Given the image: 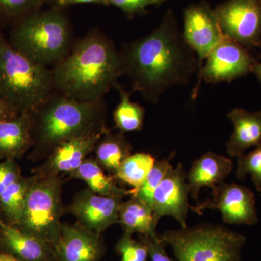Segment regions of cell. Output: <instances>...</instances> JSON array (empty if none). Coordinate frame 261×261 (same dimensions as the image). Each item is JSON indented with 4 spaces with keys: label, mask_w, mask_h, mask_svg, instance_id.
<instances>
[{
    "label": "cell",
    "mask_w": 261,
    "mask_h": 261,
    "mask_svg": "<svg viewBox=\"0 0 261 261\" xmlns=\"http://www.w3.org/2000/svg\"><path fill=\"white\" fill-rule=\"evenodd\" d=\"M115 250L121 261H147L149 253L147 247L140 240L132 238V234L123 232L117 242Z\"/></svg>",
    "instance_id": "obj_29"
},
{
    "label": "cell",
    "mask_w": 261,
    "mask_h": 261,
    "mask_svg": "<svg viewBox=\"0 0 261 261\" xmlns=\"http://www.w3.org/2000/svg\"><path fill=\"white\" fill-rule=\"evenodd\" d=\"M31 113L0 121V160H19L32 149Z\"/></svg>",
    "instance_id": "obj_19"
},
{
    "label": "cell",
    "mask_w": 261,
    "mask_h": 261,
    "mask_svg": "<svg viewBox=\"0 0 261 261\" xmlns=\"http://www.w3.org/2000/svg\"><path fill=\"white\" fill-rule=\"evenodd\" d=\"M19 114L20 113H19L15 108L0 99V121L13 118Z\"/></svg>",
    "instance_id": "obj_34"
},
{
    "label": "cell",
    "mask_w": 261,
    "mask_h": 261,
    "mask_svg": "<svg viewBox=\"0 0 261 261\" xmlns=\"http://www.w3.org/2000/svg\"><path fill=\"white\" fill-rule=\"evenodd\" d=\"M82 4H96L108 6L107 0H55L51 6L65 9L72 5Z\"/></svg>",
    "instance_id": "obj_33"
},
{
    "label": "cell",
    "mask_w": 261,
    "mask_h": 261,
    "mask_svg": "<svg viewBox=\"0 0 261 261\" xmlns=\"http://www.w3.org/2000/svg\"><path fill=\"white\" fill-rule=\"evenodd\" d=\"M233 169V163L229 158L208 152L192 163L188 174L187 184L190 195L197 204L200 203L199 193L202 187L213 188L224 181Z\"/></svg>",
    "instance_id": "obj_17"
},
{
    "label": "cell",
    "mask_w": 261,
    "mask_h": 261,
    "mask_svg": "<svg viewBox=\"0 0 261 261\" xmlns=\"http://www.w3.org/2000/svg\"><path fill=\"white\" fill-rule=\"evenodd\" d=\"M105 132L83 136L58 145L42 164L32 170L33 175L38 176H59L61 173L68 174L75 171L87 156L93 152L98 141Z\"/></svg>",
    "instance_id": "obj_15"
},
{
    "label": "cell",
    "mask_w": 261,
    "mask_h": 261,
    "mask_svg": "<svg viewBox=\"0 0 261 261\" xmlns=\"http://www.w3.org/2000/svg\"><path fill=\"white\" fill-rule=\"evenodd\" d=\"M32 176L23 212L16 227L54 247L61 235V218L65 210L61 179L59 176Z\"/></svg>",
    "instance_id": "obj_7"
},
{
    "label": "cell",
    "mask_w": 261,
    "mask_h": 261,
    "mask_svg": "<svg viewBox=\"0 0 261 261\" xmlns=\"http://www.w3.org/2000/svg\"><path fill=\"white\" fill-rule=\"evenodd\" d=\"M227 117L233 125V133L226 143L230 157H240L247 149L261 145V110L249 112L237 108Z\"/></svg>",
    "instance_id": "obj_18"
},
{
    "label": "cell",
    "mask_w": 261,
    "mask_h": 261,
    "mask_svg": "<svg viewBox=\"0 0 261 261\" xmlns=\"http://www.w3.org/2000/svg\"><path fill=\"white\" fill-rule=\"evenodd\" d=\"M183 35L185 42L197 55L200 73L215 46L224 37L214 9L205 0L189 5L184 10Z\"/></svg>",
    "instance_id": "obj_11"
},
{
    "label": "cell",
    "mask_w": 261,
    "mask_h": 261,
    "mask_svg": "<svg viewBox=\"0 0 261 261\" xmlns=\"http://www.w3.org/2000/svg\"><path fill=\"white\" fill-rule=\"evenodd\" d=\"M214 11L225 36L245 47H261V0H226Z\"/></svg>",
    "instance_id": "obj_9"
},
{
    "label": "cell",
    "mask_w": 261,
    "mask_h": 261,
    "mask_svg": "<svg viewBox=\"0 0 261 261\" xmlns=\"http://www.w3.org/2000/svg\"><path fill=\"white\" fill-rule=\"evenodd\" d=\"M53 71L15 50L0 27V99L32 113L55 92Z\"/></svg>",
    "instance_id": "obj_5"
},
{
    "label": "cell",
    "mask_w": 261,
    "mask_h": 261,
    "mask_svg": "<svg viewBox=\"0 0 261 261\" xmlns=\"http://www.w3.org/2000/svg\"><path fill=\"white\" fill-rule=\"evenodd\" d=\"M173 155V154H171L168 159L156 161L153 168L149 173L148 176L146 178L142 186L138 190L132 192L130 195L137 196L141 200L143 201L145 204L152 208V199H153L154 192L166 176L169 168H171V165L170 164V161Z\"/></svg>",
    "instance_id": "obj_27"
},
{
    "label": "cell",
    "mask_w": 261,
    "mask_h": 261,
    "mask_svg": "<svg viewBox=\"0 0 261 261\" xmlns=\"http://www.w3.org/2000/svg\"><path fill=\"white\" fill-rule=\"evenodd\" d=\"M58 261H101L106 253L104 239L81 225L63 224L54 246Z\"/></svg>",
    "instance_id": "obj_14"
},
{
    "label": "cell",
    "mask_w": 261,
    "mask_h": 261,
    "mask_svg": "<svg viewBox=\"0 0 261 261\" xmlns=\"http://www.w3.org/2000/svg\"><path fill=\"white\" fill-rule=\"evenodd\" d=\"M167 0H107L108 5H113L121 10L128 18L135 15H144L147 8L152 5H161Z\"/></svg>",
    "instance_id": "obj_30"
},
{
    "label": "cell",
    "mask_w": 261,
    "mask_h": 261,
    "mask_svg": "<svg viewBox=\"0 0 261 261\" xmlns=\"http://www.w3.org/2000/svg\"><path fill=\"white\" fill-rule=\"evenodd\" d=\"M120 51L132 92H140L154 104L167 89L189 83L198 73V60L185 42L171 10L150 34L126 43Z\"/></svg>",
    "instance_id": "obj_1"
},
{
    "label": "cell",
    "mask_w": 261,
    "mask_h": 261,
    "mask_svg": "<svg viewBox=\"0 0 261 261\" xmlns=\"http://www.w3.org/2000/svg\"><path fill=\"white\" fill-rule=\"evenodd\" d=\"M116 88L119 92L120 102L113 111L115 128L123 133L140 130L143 128L145 108L130 100L132 92L125 90L119 84Z\"/></svg>",
    "instance_id": "obj_24"
},
{
    "label": "cell",
    "mask_w": 261,
    "mask_h": 261,
    "mask_svg": "<svg viewBox=\"0 0 261 261\" xmlns=\"http://www.w3.org/2000/svg\"><path fill=\"white\" fill-rule=\"evenodd\" d=\"M140 240L147 247L148 250L149 257L152 261H177L173 260L165 249V245L161 240H154L149 237L140 235Z\"/></svg>",
    "instance_id": "obj_32"
},
{
    "label": "cell",
    "mask_w": 261,
    "mask_h": 261,
    "mask_svg": "<svg viewBox=\"0 0 261 261\" xmlns=\"http://www.w3.org/2000/svg\"><path fill=\"white\" fill-rule=\"evenodd\" d=\"M122 197H106L89 188L75 194L65 212L73 214L77 222L87 229L102 234L113 224H118Z\"/></svg>",
    "instance_id": "obj_12"
},
{
    "label": "cell",
    "mask_w": 261,
    "mask_h": 261,
    "mask_svg": "<svg viewBox=\"0 0 261 261\" xmlns=\"http://www.w3.org/2000/svg\"><path fill=\"white\" fill-rule=\"evenodd\" d=\"M68 175L70 178L85 182L89 190L99 195L123 198L130 195V190L118 186L116 178L106 174L94 158H87L80 167Z\"/></svg>",
    "instance_id": "obj_22"
},
{
    "label": "cell",
    "mask_w": 261,
    "mask_h": 261,
    "mask_svg": "<svg viewBox=\"0 0 261 261\" xmlns=\"http://www.w3.org/2000/svg\"><path fill=\"white\" fill-rule=\"evenodd\" d=\"M190 208L199 215L206 209L219 211L228 224L254 225L258 221L253 192L235 183L223 181L216 185L211 198Z\"/></svg>",
    "instance_id": "obj_10"
},
{
    "label": "cell",
    "mask_w": 261,
    "mask_h": 261,
    "mask_svg": "<svg viewBox=\"0 0 261 261\" xmlns=\"http://www.w3.org/2000/svg\"><path fill=\"white\" fill-rule=\"evenodd\" d=\"M0 252L19 261H58L51 244L7 224L1 216Z\"/></svg>",
    "instance_id": "obj_16"
},
{
    "label": "cell",
    "mask_w": 261,
    "mask_h": 261,
    "mask_svg": "<svg viewBox=\"0 0 261 261\" xmlns=\"http://www.w3.org/2000/svg\"><path fill=\"white\" fill-rule=\"evenodd\" d=\"M0 261H19L15 259V257L10 256L9 255L7 254L3 253L0 252Z\"/></svg>",
    "instance_id": "obj_36"
},
{
    "label": "cell",
    "mask_w": 261,
    "mask_h": 261,
    "mask_svg": "<svg viewBox=\"0 0 261 261\" xmlns=\"http://www.w3.org/2000/svg\"><path fill=\"white\" fill-rule=\"evenodd\" d=\"M51 71L56 92L83 102L104 99L124 75L121 51L98 29L75 41Z\"/></svg>",
    "instance_id": "obj_2"
},
{
    "label": "cell",
    "mask_w": 261,
    "mask_h": 261,
    "mask_svg": "<svg viewBox=\"0 0 261 261\" xmlns=\"http://www.w3.org/2000/svg\"><path fill=\"white\" fill-rule=\"evenodd\" d=\"M106 118L104 99L80 102L55 91L31 113L33 145L29 160L42 161L63 142L105 132Z\"/></svg>",
    "instance_id": "obj_3"
},
{
    "label": "cell",
    "mask_w": 261,
    "mask_h": 261,
    "mask_svg": "<svg viewBox=\"0 0 261 261\" xmlns=\"http://www.w3.org/2000/svg\"><path fill=\"white\" fill-rule=\"evenodd\" d=\"M55 0H44V3H47V4L51 5L53 3H54Z\"/></svg>",
    "instance_id": "obj_37"
},
{
    "label": "cell",
    "mask_w": 261,
    "mask_h": 261,
    "mask_svg": "<svg viewBox=\"0 0 261 261\" xmlns=\"http://www.w3.org/2000/svg\"><path fill=\"white\" fill-rule=\"evenodd\" d=\"M118 224L121 225L123 232L137 233L160 240L156 231L157 223L154 219L152 208L137 196L132 195L129 200L122 202L119 211Z\"/></svg>",
    "instance_id": "obj_20"
},
{
    "label": "cell",
    "mask_w": 261,
    "mask_h": 261,
    "mask_svg": "<svg viewBox=\"0 0 261 261\" xmlns=\"http://www.w3.org/2000/svg\"><path fill=\"white\" fill-rule=\"evenodd\" d=\"M44 4V0H0V27H11Z\"/></svg>",
    "instance_id": "obj_26"
},
{
    "label": "cell",
    "mask_w": 261,
    "mask_h": 261,
    "mask_svg": "<svg viewBox=\"0 0 261 261\" xmlns=\"http://www.w3.org/2000/svg\"><path fill=\"white\" fill-rule=\"evenodd\" d=\"M256 63V59L247 47L224 35L206 58L205 64L198 74L194 99L198 93L201 81L214 84L231 82L251 73Z\"/></svg>",
    "instance_id": "obj_8"
},
{
    "label": "cell",
    "mask_w": 261,
    "mask_h": 261,
    "mask_svg": "<svg viewBox=\"0 0 261 261\" xmlns=\"http://www.w3.org/2000/svg\"><path fill=\"white\" fill-rule=\"evenodd\" d=\"M248 174L251 176L257 191L261 194V145L248 154L238 157L237 177L243 180Z\"/></svg>",
    "instance_id": "obj_28"
},
{
    "label": "cell",
    "mask_w": 261,
    "mask_h": 261,
    "mask_svg": "<svg viewBox=\"0 0 261 261\" xmlns=\"http://www.w3.org/2000/svg\"><path fill=\"white\" fill-rule=\"evenodd\" d=\"M21 176V168L15 160H5L0 163V195Z\"/></svg>",
    "instance_id": "obj_31"
},
{
    "label": "cell",
    "mask_w": 261,
    "mask_h": 261,
    "mask_svg": "<svg viewBox=\"0 0 261 261\" xmlns=\"http://www.w3.org/2000/svg\"><path fill=\"white\" fill-rule=\"evenodd\" d=\"M186 180L187 174L181 163L176 168L171 166L152 199V213L157 224L163 216H168L174 218L181 228L187 227L190 191Z\"/></svg>",
    "instance_id": "obj_13"
},
{
    "label": "cell",
    "mask_w": 261,
    "mask_h": 261,
    "mask_svg": "<svg viewBox=\"0 0 261 261\" xmlns=\"http://www.w3.org/2000/svg\"><path fill=\"white\" fill-rule=\"evenodd\" d=\"M252 73H255L257 80L261 82V63H257V62L256 64L254 66L253 70H252Z\"/></svg>",
    "instance_id": "obj_35"
},
{
    "label": "cell",
    "mask_w": 261,
    "mask_h": 261,
    "mask_svg": "<svg viewBox=\"0 0 261 261\" xmlns=\"http://www.w3.org/2000/svg\"><path fill=\"white\" fill-rule=\"evenodd\" d=\"M32 181L33 176H20L0 195V216L7 224L18 226Z\"/></svg>",
    "instance_id": "obj_23"
},
{
    "label": "cell",
    "mask_w": 261,
    "mask_h": 261,
    "mask_svg": "<svg viewBox=\"0 0 261 261\" xmlns=\"http://www.w3.org/2000/svg\"><path fill=\"white\" fill-rule=\"evenodd\" d=\"M177 261H240L246 238L220 225L201 224L159 234Z\"/></svg>",
    "instance_id": "obj_6"
},
{
    "label": "cell",
    "mask_w": 261,
    "mask_h": 261,
    "mask_svg": "<svg viewBox=\"0 0 261 261\" xmlns=\"http://www.w3.org/2000/svg\"><path fill=\"white\" fill-rule=\"evenodd\" d=\"M10 27L8 40L12 47L49 68L64 58L74 43L69 17L56 7L38 10Z\"/></svg>",
    "instance_id": "obj_4"
},
{
    "label": "cell",
    "mask_w": 261,
    "mask_h": 261,
    "mask_svg": "<svg viewBox=\"0 0 261 261\" xmlns=\"http://www.w3.org/2000/svg\"><path fill=\"white\" fill-rule=\"evenodd\" d=\"M132 146L124 133L108 128L94 149V159L105 171L115 178L123 161L132 154Z\"/></svg>",
    "instance_id": "obj_21"
},
{
    "label": "cell",
    "mask_w": 261,
    "mask_h": 261,
    "mask_svg": "<svg viewBox=\"0 0 261 261\" xmlns=\"http://www.w3.org/2000/svg\"><path fill=\"white\" fill-rule=\"evenodd\" d=\"M155 162V159L150 154H130L121 163L115 178L132 187V195L142 186Z\"/></svg>",
    "instance_id": "obj_25"
}]
</instances>
